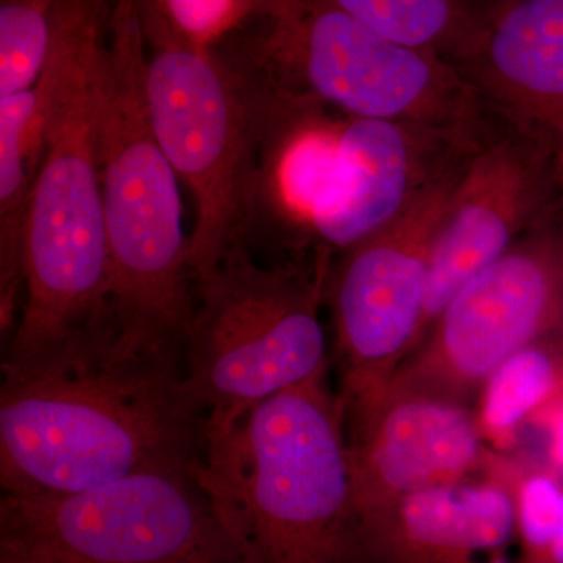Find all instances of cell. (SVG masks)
<instances>
[{"label": "cell", "mask_w": 563, "mask_h": 563, "mask_svg": "<svg viewBox=\"0 0 563 563\" xmlns=\"http://www.w3.org/2000/svg\"><path fill=\"white\" fill-rule=\"evenodd\" d=\"M146 40L139 2L110 7L96 69L109 306L129 331L187 343L196 279L181 228L179 177L155 139L146 99Z\"/></svg>", "instance_id": "obj_4"}, {"label": "cell", "mask_w": 563, "mask_h": 563, "mask_svg": "<svg viewBox=\"0 0 563 563\" xmlns=\"http://www.w3.org/2000/svg\"><path fill=\"white\" fill-rule=\"evenodd\" d=\"M514 479L472 477L363 518L366 563H518Z\"/></svg>", "instance_id": "obj_16"}, {"label": "cell", "mask_w": 563, "mask_h": 563, "mask_svg": "<svg viewBox=\"0 0 563 563\" xmlns=\"http://www.w3.org/2000/svg\"><path fill=\"white\" fill-rule=\"evenodd\" d=\"M244 69L254 84L258 111L250 239L262 231L279 250L290 252L292 262L317 265V225L335 196L347 117L277 90Z\"/></svg>", "instance_id": "obj_14"}, {"label": "cell", "mask_w": 563, "mask_h": 563, "mask_svg": "<svg viewBox=\"0 0 563 563\" xmlns=\"http://www.w3.org/2000/svg\"><path fill=\"white\" fill-rule=\"evenodd\" d=\"M343 407L361 521L406 496L472 479L484 466L472 406L388 384Z\"/></svg>", "instance_id": "obj_12"}, {"label": "cell", "mask_w": 563, "mask_h": 563, "mask_svg": "<svg viewBox=\"0 0 563 563\" xmlns=\"http://www.w3.org/2000/svg\"><path fill=\"white\" fill-rule=\"evenodd\" d=\"M383 38L457 70L472 54L488 3L470 0H339Z\"/></svg>", "instance_id": "obj_18"}, {"label": "cell", "mask_w": 563, "mask_h": 563, "mask_svg": "<svg viewBox=\"0 0 563 563\" xmlns=\"http://www.w3.org/2000/svg\"><path fill=\"white\" fill-rule=\"evenodd\" d=\"M465 166L333 258L322 301L332 314L343 402L383 390L418 346L433 239Z\"/></svg>", "instance_id": "obj_10"}, {"label": "cell", "mask_w": 563, "mask_h": 563, "mask_svg": "<svg viewBox=\"0 0 563 563\" xmlns=\"http://www.w3.org/2000/svg\"><path fill=\"white\" fill-rule=\"evenodd\" d=\"M225 52L277 90L347 118L490 132L503 122L446 63L404 49L339 0H272ZM506 128V125H504Z\"/></svg>", "instance_id": "obj_5"}, {"label": "cell", "mask_w": 563, "mask_h": 563, "mask_svg": "<svg viewBox=\"0 0 563 563\" xmlns=\"http://www.w3.org/2000/svg\"><path fill=\"white\" fill-rule=\"evenodd\" d=\"M328 369L210 437L198 481L242 563H366Z\"/></svg>", "instance_id": "obj_2"}, {"label": "cell", "mask_w": 563, "mask_h": 563, "mask_svg": "<svg viewBox=\"0 0 563 563\" xmlns=\"http://www.w3.org/2000/svg\"><path fill=\"white\" fill-rule=\"evenodd\" d=\"M207 450L209 418L188 388L184 344L128 331L109 306L60 342L2 365V495L198 474Z\"/></svg>", "instance_id": "obj_1"}, {"label": "cell", "mask_w": 563, "mask_h": 563, "mask_svg": "<svg viewBox=\"0 0 563 563\" xmlns=\"http://www.w3.org/2000/svg\"><path fill=\"white\" fill-rule=\"evenodd\" d=\"M44 125L38 88L0 98V331L7 344L20 322L21 296L25 298V229L43 161Z\"/></svg>", "instance_id": "obj_17"}, {"label": "cell", "mask_w": 563, "mask_h": 563, "mask_svg": "<svg viewBox=\"0 0 563 563\" xmlns=\"http://www.w3.org/2000/svg\"><path fill=\"white\" fill-rule=\"evenodd\" d=\"M0 554L35 563H242L198 474L0 498Z\"/></svg>", "instance_id": "obj_8"}, {"label": "cell", "mask_w": 563, "mask_h": 563, "mask_svg": "<svg viewBox=\"0 0 563 563\" xmlns=\"http://www.w3.org/2000/svg\"><path fill=\"white\" fill-rule=\"evenodd\" d=\"M0 563H35V562L22 561V559L10 558V555L0 554Z\"/></svg>", "instance_id": "obj_25"}, {"label": "cell", "mask_w": 563, "mask_h": 563, "mask_svg": "<svg viewBox=\"0 0 563 563\" xmlns=\"http://www.w3.org/2000/svg\"><path fill=\"white\" fill-rule=\"evenodd\" d=\"M559 221L563 233V157H559Z\"/></svg>", "instance_id": "obj_24"}, {"label": "cell", "mask_w": 563, "mask_h": 563, "mask_svg": "<svg viewBox=\"0 0 563 563\" xmlns=\"http://www.w3.org/2000/svg\"><path fill=\"white\" fill-rule=\"evenodd\" d=\"M554 336H563L559 214L462 287L388 384L472 406L503 363Z\"/></svg>", "instance_id": "obj_9"}, {"label": "cell", "mask_w": 563, "mask_h": 563, "mask_svg": "<svg viewBox=\"0 0 563 563\" xmlns=\"http://www.w3.org/2000/svg\"><path fill=\"white\" fill-rule=\"evenodd\" d=\"M54 44V2H0V98L31 91L49 63Z\"/></svg>", "instance_id": "obj_20"}, {"label": "cell", "mask_w": 563, "mask_h": 563, "mask_svg": "<svg viewBox=\"0 0 563 563\" xmlns=\"http://www.w3.org/2000/svg\"><path fill=\"white\" fill-rule=\"evenodd\" d=\"M457 73L503 124L563 157V0H493Z\"/></svg>", "instance_id": "obj_15"}, {"label": "cell", "mask_w": 563, "mask_h": 563, "mask_svg": "<svg viewBox=\"0 0 563 563\" xmlns=\"http://www.w3.org/2000/svg\"><path fill=\"white\" fill-rule=\"evenodd\" d=\"M110 7L90 0L54 2V44L36 85L46 125L25 229L24 306L2 363L24 361L60 342L109 301L95 110Z\"/></svg>", "instance_id": "obj_3"}, {"label": "cell", "mask_w": 563, "mask_h": 563, "mask_svg": "<svg viewBox=\"0 0 563 563\" xmlns=\"http://www.w3.org/2000/svg\"><path fill=\"white\" fill-rule=\"evenodd\" d=\"M507 128L455 131L347 118L339 184L317 225L318 262L379 232Z\"/></svg>", "instance_id": "obj_13"}, {"label": "cell", "mask_w": 563, "mask_h": 563, "mask_svg": "<svg viewBox=\"0 0 563 563\" xmlns=\"http://www.w3.org/2000/svg\"><path fill=\"white\" fill-rule=\"evenodd\" d=\"M518 563H544L563 531V481L547 465L515 473Z\"/></svg>", "instance_id": "obj_22"}, {"label": "cell", "mask_w": 563, "mask_h": 563, "mask_svg": "<svg viewBox=\"0 0 563 563\" xmlns=\"http://www.w3.org/2000/svg\"><path fill=\"white\" fill-rule=\"evenodd\" d=\"M163 27L187 46L203 52L220 51L261 13L263 2L250 0H154L141 2Z\"/></svg>", "instance_id": "obj_21"}, {"label": "cell", "mask_w": 563, "mask_h": 563, "mask_svg": "<svg viewBox=\"0 0 563 563\" xmlns=\"http://www.w3.org/2000/svg\"><path fill=\"white\" fill-rule=\"evenodd\" d=\"M563 396V336L517 352L485 380L477 396V428L484 442L512 446L533 415Z\"/></svg>", "instance_id": "obj_19"}, {"label": "cell", "mask_w": 563, "mask_h": 563, "mask_svg": "<svg viewBox=\"0 0 563 563\" xmlns=\"http://www.w3.org/2000/svg\"><path fill=\"white\" fill-rule=\"evenodd\" d=\"M152 129L196 206L195 279L233 247H247L257 172V96L250 74L222 52L181 43L139 2Z\"/></svg>", "instance_id": "obj_7"}, {"label": "cell", "mask_w": 563, "mask_h": 563, "mask_svg": "<svg viewBox=\"0 0 563 563\" xmlns=\"http://www.w3.org/2000/svg\"><path fill=\"white\" fill-rule=\"evenodd\" d=\"M324 284L314 265H261L244 246L196 280L187 383L209 418V439L257 404L328 369Z\"/></svg>", "instance_id": "obj_6"}, {"label": "cell", "mask_w": 563, "mask_h": 563, "mask_svg": "<svg viewBox=\"0 0 563 563\" xmlns=\"http://www.w3.org/2000/svg\"><path fill=\"white\" fill-rule=\"evenodd\" d=\"M528 424L542 437L544 465L563 481V396L533 415Z\"/></svg>", "instance_id": "obj_23"}, {"label": "cell", "mask_w": 563, "mask_h": 563, "mask_svg": "<svg viewBox=\"0 0 563 563\" xmlns=\"http://www.w3.org/2000/svg\"><path fill=\"white\" fill-rule=\"evenodd\" d=\"M558 214L559 155L553 146L507 128L476 152L433 239L418 344L462 287Z\"/></svg>", "instance_id": "obj_11"}]
</instances>
